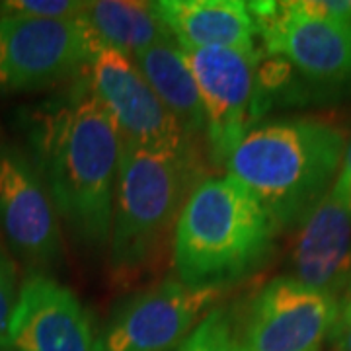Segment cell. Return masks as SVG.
<instances>
[{"mask_svg": "<svg viewBox=\"0 0 351 351\" xmlns=\"http://www.w3.org/2000/svg\"><path fill=\"white\" fill-rule=\"evenodd\" d=\"M88 71V69H86ZM24 113L29 158L59 219L90 252L110 244L121 137L88 73Z\"/></svg>", "mask_w": 351, "mask_h": 351, "instance_id": "obj_1", "label": "cell"}, {"mask_svg": "<svg viewBox=\"0 0 351 351\" xmlns=\"http://www.w3.org/2000/svg\"><path fill=\"white\" fill-rule=\"evenodd\" d=\"M338 127L304 117L265 119L252 125L225 168L276 225L297 228L324 199L346 152Z\"/></svg>", "mask_w": 351, "mask_h": 351, "instance_id": "obj_2", "label": "cell"}, {"mask_svg": "<svg viewBox=\"0 0 351 351\" xmlns=\"http://www.w3.org/2000/svg\"><path fill=\"white\" fill-rule=\"evenodd\" d=\"M276 234V225L262 205L234 178H203L176 223V279L188 287H230L269 258Z\"/></svg>", "mask_w": 351, "mask_h": 351, "instance_id": "obj_3", "label": "cell"}, {"mask_svg": "<svg viewBox=\"0 0 351 351\" xmlns=\"http://www.w3.org/2000/svg\"><path fill=\"white\" fill-rule=\"evenodd\" d=\"M199 172L195 149L152 151L121 141L108 244L113 274L133 277L160 260Z\"/></svg>", "mask_w": 351, "mask_h": 351, "instance_id": "obj_4", "label": "cell"}, {"mask_svg": "<svg viewBox=\"0 0 351 351\" xmlns=\"http://www.w3.org/2000/svg\"><path fill=\"white\" fill-rule=\"evenodd\" d=\"M267 59L260 61L263 96L302 82L320 98L351 90V24L293 12L287 2H246Z\"/></svg>", "mask_w": 351, "mask_h": 351, "instance_id": "obj_5", "label": "cell"}, {"mask_svg": "<svg viewBox=\"0 0 351 351\" xmlns=\"http://www.w3.org/2000/svg\"><path fill=\"white\" fill-rule=\"evenodd\" d=\"M184 57L203 101L209 160L215 168H225L230 152L265 110L260 51L184 49Z\"/></svg>", "mask_w": 351, "mask_h": 351, "instance_id": "obj_6", "label": "cell"}, {"mask_svg": "<svg viewBox=\"0 0 351 351\" xmlns=\"http://www.w3.org/2000/svg\"><path fill=\"white\" fill-rule=\"evenodd\" d=\"M98 45L84 20L0 16V92H29L73 80Z\"/></svg>", "mask_w": 351, "mask_h": 351, "instance_id": "obj_7", "label": "cell"}, {"mask_svg": "<svg viewBox=\"0 0 351 351\" xmlns=\"http://www.w3.org/2000/svg\"><path fill=\"white\" fill-rule=\"evenodd\" d=\"M225 289L188 287L164 279L121 302L110 316L94 351H172L193 330L201 314L223 297Z\"/></svg>", "mask_w": 351, "mask_h": 351, "instance_id": "obj_8", "label": "cell"}, {"mask_svg": "<svg viewBox=\"0 0 351 351\" xmlns=\"http://www.w3.org/2000/svg\"><path fill=\"white\" fill-rule=\"evenodd\" d=\"M88 80L121 141L152 151H191L193 141L164 108L131 57L101 47L88 64Z\"/></svg>", "mask_w": 351, "mask_h": 351, "instance_id": "obj_9", "label": "cell"}, {"mask_svg": "<svg viewBox=\"0 0 351 351\" xmlns=\"http://www.w3.org/2000/svg\"><path fill=\"white\" fill-rule=\"evenodd\" d=\"M336 311V297L279 276L254 295L239 343L246 351H320Z\"/></svg>", "mask_w": 351, "mask_h": 351, "instance_id": "obj_10", "label": "cell"}, {"mask_svg": "<svg viewBox=\"0 0 351 351\" xmlns=\"http://www.w3.org/2000/svg\"><path fill=\"white\" fill-rule=\"evenodd\" d=\"M0 228L32 274H45L61 262L63 234L55 203L32 158L16 147H0Z\"/></svg>", "mask_w": 351, "mask_h": 351, "instance_id": "obj_11", "label": "cell"}, {"mask_svg": "<svg viewBox=\"0 0 351 351\" xmlns=\"http://www.w3.org/2000/svg\"><path fill=\"white\" fill-rule=\"evenodd\" d=\"M0 346L10 351H94L96 334L71 289L47 274H29L18 289Z\"/></svg>", "mask_w": 351, "mask_h": 351, "instance_id": "obj_12", "label": "cell"}, {"mask_svg": "<svg viewBox=\"0 0 351 351\" xmlns=\"http://www.w3.org/2000/svg\"><path fill=\"white\" fill-rule=\"evenodd\" d=\"M291 274L338 299L351 281V215L330 191L297 225Z\"/></svg>", "mask_w": 351, "mask_h": 351, "instance_id": "obj_13", "label": "cell"}, {"mask_svg": "<svg viewBox=\"0 0 351 351\" xmlns=\"http://www.w3.org/2000/svg\"><path fill=\"white\" fill-rule=\"evenodd\" d=\"M152 12L182 49H254L258 36L246 2L240 0H158Z\"/></svg>", "mask_w": 351, "mask_h": 351, "instance_id": "obj_14", "label": "cell"}, {"mask_svg": "<svg viewBox=\"0 0 351 351\" xmlns=\"http://www.w3.org/2000/svg\"><path fill=\"white\" fill-rule=\"evenodd\" d=\"M133 61L186 135L191 141L205 135L203 101L180 43L166 38L137 53Z\"/></svg>", "mask_w": 351, "mask_h": 351, "instance_id": "obj_15", "label": "cell"}, {"mask_svg": "<svg viewBox=\"0 0 351 351\" xmlns=\"http://www.w3.org/2000/svg\"><path fill=\"white\" fill-rule=\"evenodd\" d=\"M98 51L101 47L135 57L151 45L172 38L152 12L151 2L137 0H96L86 2L82 14Z\"/></svg>", "mask_w": 351, "mask_h": 351, "instance_id": "obj_16", "label": "cell"}, {"mask_svg": "<svg viewBox=\"0 0 351 351\" xmlns=\"http://www.w3.org/2000/svg\"><path fill=\"white\" fill-rule=\"evenodd\" d=\"M232 318L223 306H217L203 316L195 330L184 339L180 351H237Z\"/></svg>", "mask_w": 351, "mask_h": 351, "instance_id": "obj_17", "label": "cell"}, {"mask_svg": "<svg viewBox=\"0 0 351 351\" xmlns=\"http://www.w3.org/2000/svg\"><path fill=\"white\" fill-rule=\"evenodd\" d=\"M86 2L80 0H4L0 2V16H22L38 20H80Z\"/></svg>", "mask_w": 351, "mask_h": 351, "instance_id": "obj_18", "label": "cell"}, {"mask_svg": "<svg viewBox=\"0 0 351 351\" xmlns=\"http://www.w3.org/2000/svg\"><path fill=\"white\" fill-rule=\"evenodd\" d=\"M18 297L16 287V263L0 244V343L6 336L8 322L12 316L14 302Z\"/></svg>", "mask_w": 351, "mask_h": 351, "instance_id": "obj_19", "label": "cell"}, {"mask_svg": "<svg viewBox=\"0 0 351 351\" xmlns=\"http://www.w3.org/2000/svg\"><path fill=\"white\" fill-rule=\"evenodd\" d=\"M287 6L302 16L351 24V0H293Z\"/></svg>", "mask_w": 351, "mask_h": 351, "instance_id": "obj_20", "label": "cell"}, {"mask_svg": "<svg viewBox=\"0 0 351 351\" xmlns=\"http://www.w3.org/2000/svg\"><path fill=\"white\" fill-rule=\"evenodd\" d=\"M328 338L334 351H351V281L338 297V311Z\"/></svg>", "mask_w": 351, "mask_h": 351, "instance_id": "obj_21", "label": "cell"}, {"mask_svg": "<svg viewBox=\"0 0 351 351\" xmlns=\"http://www.w3.org/2000/svg\"><path fill=\"white\" fill-rule=\"evenodd\" d=\"M330 193L351 215V141L346 145V152H343V160H341V166H339L338 178H336L334 186L330 189Z\"/></svg>", "mask_w": 351, "mask_h": 351, "instance_id": "obj_22", "label": "cell"}, {"mask_svg": "<svg viewBox=\"0 0 351 351\" xmlns=\"http://www.w3.org/2000/svg\"><path fill=\"white\" fill-rule=\"evenodd\" d=\"M237 351H246V350H244V348H242V346L239 343V346H237Z\"/></svg>", "mask_w": 351, "mask_h": 351, "instance_id": "obj_23", "label": "cell"}, {"mask_svg": "<svg viewBox=\"0 0 351 351\" xmlns=\"http://www.w3.org/2000/svg\"><path fill=\"white\" fill-rule=\"evenodd\" d=\"M0 351H10V350H6V348H2V346H0Z\"/></svg>", "mask_w": 351, "mask_h": 351, "instance_id": "obj_24", "label": "cell"}]
</instances>
